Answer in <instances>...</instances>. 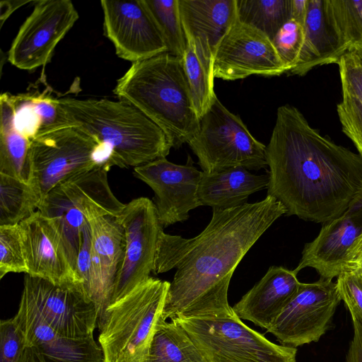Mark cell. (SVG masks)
<instances>
[{
    "label": "cell",
    "instance_id": "1",
    "mask_svg": "<svg viewBox=\"0 0 362 362\" xmlns=\"http://www.w3.org/2000/svg\"><path fill=\"white\" fill-rule=\"evenodd\" d=\"M286 209L274 197L227 209H213L198 235L184 238L162 230L155 274L175 269L162 318L233 315L228 300L231 277L242 259Z\"/></svg>",
    "mask_w": 362,
    "mask_h": 362
},
{
    "label": "cell",
    "instance_id": "2",
    "mask_svg": "<svg viewBox=\"0 0 362 362\" xmlns=\"http://www.w3.org/2000/svg\"><path fill=\"white\" fill-rule=\"evenodd\" d=\"M266 155L267 195L286 216L325 223L362 194V156L320 134L292 105L278 108Z\"/></svg>",
    "mask_w": 362,
    "mask_h": 362
},
{
    "label": "cell",
    "instance_id": "3",
    "mask_svg": "<svg viewBox=\"0 0 362 362\" xmlns=\"http://www.w3.org/2000/svg\"><path fill=\"white\" fill-rule=\"evenodd\" d=\"M113 93L158 125L175 149L199 132V119L182 59L169 52L132 63Z\"/></svg>",
    "mask_w": 362,
    "mask_h": 362
},
{
    "label": "cell",
    "instance_id": "4",
    "mask_svg": "<svg viewBox=\"0 0 362 362\" xmlns=\"http://www.w3.org/2000/svg\"><path fill=\"white\" fill-rule=\"evenodd\" d=\"M59 101L79 127L105 145L112 167L134 168L165 158L173 148L165 132L127 102L72 97Z\"/></svg>",
    "mask_w": 362,
    "mask_h": 362
},
{
    "label": "cell",
    "instance_id": "5",
    "mask_svg": "<svg viewBox=\"0 0 362 362\" xmlns=\"http://www.w3.org/2000/svg\"><path fill=\"white\" fill-rule=\"evenodd\" d=\"M169 286L151 276L109 305L98 321L105 362H144Z\"/></svg>",
    "mask_w": 362,
    "mask_h": 362
},
{
    "label": "cell",
    "instance_id": "6",
    "mask_svg": "<svg viewBox=\"0 0 362 362\" xmlns=\"http://www.w3.org/2000/svg\"><path fill=\"white\" fill-rule=\"evenodd\" d=\"M110 168L107 164L99 165L59 183L38 207L42 214L59 221L75 267L85 225L102 216L117 217L125 206L110 187Z\"/></svg>",
    "mask_w": 362,
    "mask_h": 362
},
{
    "label": "cell",
    "instance_id": "7",
    "mask_svg": "<svg viewBox=\"0 0 362 362\" xmlns=\"http://www.w3.org/2000/svg\"><path fill=\"white\" fill-rule=\"evenodd\" d=\"M206 362H296V347L276 344L235 314L177 318Z\"/></svg>",
    "mask_w": 362,
    "mask_h": 362
},
{
    "label": "cell",
    "instance_id": "8",
    "mask_svg": "<svg viewBox=\"0 0 362 362\" xmlns=\"http://www.w3.org/2000/svg\"><path fill=\"white\" fill-rule=\"evenodd\" d=\"M105 144L78 126L55 131L30 141L29 184L40 199L59 183L110 163Z\"/></svg>",
    "mask_w": 362,
    "mask_h": 362
},
{
    "label": "cell",
    "instance_id": "9",
    "mask_svg": "<svg viewBox=\"0 0 362 362\" xmlns=\"http://www.w3.org/2000/svg\"><path fill=\"white\" fill-rule=\"evenodd\" d=\"M187 144L206 173L238 167L259 170L267 166V146L218 98L200 119L199 132Z\"/></svg>",
    "mask_w": 362,
    "mask_h": 362
},
{
    "label": "cell",
    "instance_id": "10",
    "mask_svg": "<svg viewBox=\"0 0 362 362\" xmlns=\"http://www.w3.org/2000/svg\"><path fill=\"white\" fill-rule=\"evenodd\" d=\"M19 307L37 315L57 333L71 338L93 335L98 320L95 303L83 286H64L27 274Z\"/></svg>",
    "mask_w": 362,
    "mask_h": 362
},
{
    "label": "cell",
    "instance_id": "11",
    "mask_svg": "<svg viewBox=\"0 0 362 362\" xmlns=\"http://www.w3.org/2000/svg\"><path fill=\"white\" fill-rule=\"evenodd\" d=\"M116 218L124 229L126 245L110 304L151 277L159 235L163 230L153 201L146 197L126 204Z\"/></svg>",
    "mask_w": 362,
    "mask_h": 362
},
{
    "label": "cell",
    "instance_id": "12",
    "mask_svg": "<svg viewBox=\"0 0 362 362\" xmlns=\"http://www.w3.org/2000/svg\"><path fill=\"white\" fill-rule=\"evenodd\" d=\"M78 18L70 0L35 1L32 13L11 43L8 61L23 70L44 67L51 60L58 43Z\"/></svg>",
    "mask_w": 362,
    "mask_h": 362
},
{
    "label": "cell",
    "instance_id": "13",
    "mask_svg": "<svg viewBox=\"0 0 362 362\" xmlns=\"http://www.w3.org/2000/svg\"><path fill=\"white\" fill-rule=\"evenodd\" d=\"M341 300L332 279L300 283L294 297L267 332L281 344L293 347L317 341L329 328Z\"/></svg>",
    "mask_w": 362,
    "mask_h": 362
},
{
    "label": "cell",
    "instance_id": "14",
    "mask_svg": "<svg viewBox=\"0 0 362 362\" xmlns=\"http://www.w3.org/2000/svg\"><path fill=\"white\" fill-rule=\"evenodd\" d=\"M213 69L215 78L226 81L288 72L270 38L238 16L216 47Z\"/></svg>",
    "mask_w": 362,
    "mask_h": 362
},
{
    "label": "cell",
    "instance_id": "15",
    "mask_svg": "<svg viewBox=\"0 0 362 362\" xmlns=\"http://www.w3.org/2000/svg\"><path fill=\"white\" fill-rule=\"evenodd\" d=\"M202 171L191 156L185 165L161 158L134 168V175L154 192L153 199L163 228L189 218V212L202 206L198 195Z\"/></svg>",
    "mask_w": 362,
    "mask_h": 362
},
{
    "label": "cell",
    "instance_id": "16",
    "mask_svg": "<svg viewBox=\"0 0 362 362\" xmlns=\"http://www.w3.org/2000/svg\"><path fill=\"white\" fill-rule=\"evenodd\" d=\"M27 274L64 286H83L59 221L36 211L19 223Z\"/></svg>",
    "mask_w": 362,
    "mask_h": 362
},
{
    "label": "cell",
    "instance_id": "17",
    "mask_svg": "<svg viewBox=\"0 0 362 362\" xmlns=\"http://www.w3.org/2000/svg\"><path fill=\"white\" fill-rule=\"evenodd\" d=\"M104 35L118 57L132 63L168 52L143 0H102Z\"/></svg>",
    "mask_w": 362,
    "mask_h": 362
},
{
    "label": "cell",
    "instance_id": "18",
    "mask_svg": "<svg viewBox=\"0 0 362 362\" xmlns=\"http://www.w3.org/2000/svg\"><path fill=\"white\" fill-rule=\"evenodd\" d=\"M362 233V194L339 217L324 223L317 237L305 245L294 269H315L320 278L332 279L345 272L348 252Z\"/></svg>",
    "mask_w": 362,
    "mask_h": 362
},
{
    "label": "cell",
    "instance_id": "19",
    "mask_svg": "<svg viewBox=\"0 0 362 362\" xmlns=\"http://www.w3.org/2000/svg\"><path fill=\"white\" fill-rule=\"evenodd\" d=\"M89 223L93 266L90 298L95 305L99 320L110 304L114 285L124 259L126 242L124 229L116 217L102 216Z\"/></svg>",
    "mask_w": 362,
    "mask_h": 362
},
{
    "label": "cell",
    "instance_id": "20",
    "mask_svg": "<svg viewBox=\"0 0 362 362\" xmlns=\"http://www.w3.org/2000/svg\"><path fill=\"white\" fill-rule=\"evenodd\" d=\"M297 274L281 266L270 267L232 307L234 313L240 319L267 329L297 293L300 285Z\"/></svg>",
    "mask_w": 362,
    "mask_h": 362
},
{
    "label": "cell",
    "instance_id": "21",
    "mask_svg": "<svg viewBox=\"0 0 362 362\" xmlns=\"http://www.w3.org/2000/svg\"><path fill=\"white\" fill-rule=\"evenodd\" d=\"M42 362H105L103 349L93 336L71 338L57 333L35 314L19 307L14 316Z\"/></svg>",
    "mask_w": 362,
    "mask_h": 362
},
{
    "label": "cell",
    "instance_id": "22",
    "mask_svg": "<svg viewBox=\"0 0 362 362\" xmlns=\"http://www.w3.org/2000/svg\"><path fill=\"white\" fill-rule=\"evenodd\" d=\"M304 42L289 74L304 76L313 68L337 64L346 53L325 8V0H309L303 25Z\"/></svg>",
    "mask_w": 362,
    "mask_h": 362
},
{
    "label": "cell",
    "instance_id": "23",
    "mask_svg": "<svg viewBox=\"0 0 362 362\" xmlns=\"http://www.w3.org/2000/svg\"><path fill=\"white\" fill-rule=\"evenodd\" d=\"M47 86L24 93L11 95L17 129L30 141L62 129L78 126Z\"/></svg>",
    "mask_w": 362,
    "mask_h": 362
},
{
    "label": "cell",
    "instance_id": "24",
    "mask_svg": "<svg viewBox=\"0 0 362 362\" xmlns=\"http://www.w3.org/2000/svg\"><path fill=\"white\" fill-rule=\"evenodd\" d=\"M269 175H257L244 168H229L218 173L202 172L198 195L202 206L227 209L247 203L250 195L267 189Z\"/></svg>",
    "mask_w": 362,
    "mask_h": 362
},
{
    "label": "cell",
    "instance_id": "25",
    "mask_svg": "<svg viewBox=\"0 0 362 362\" xmlns=\"http://www.w3.org/2000/svg\"><path fill=\"white\" fill-rule=\"evenodd\" d=\"M184 30L215 53L216 47L237 18V0H179Z\"/></svg>",
    "mask_w": 362,
    "mask_h": 362
},
{
    "label": "cell",
    "instance_id": "26",
    "mask_svg": "<svg viewBox=\"0 0 362 362\" xmlns=\"http://www.w3.org/2000/svg\"><path fill=\"white\" fill-rule=\"evenodd\" d=\"M12 94L0 96V174L29 183L30 140L15 124Z\"/></svg>",
    "mask_w": 362,
    "mask_h": 362
},
{
    "label": "cell",
    "instance_id": "27",
    "mask_svg": "<svg viewBox=\"0 0 362 362\" xmlns=\"http://www.w3.org/2000/svg\"><path fill=\"white\" fill-rule=\"evenodd\" d=\"M184 33L186 49L182 62L192 91L194 105L200 120L217 98L214 88V53L209 47L189 32L184 30Z\"/></svg>",
    "mask_w": 362,
    "mask_h": 362
},
{
    "label": "cell",
    "instance_id": "28",
    "mask_svg": "<svg viewBox=\"0 0 362 362\" xmlns=\"http://www.w3.org/2000/svg\"><path fill=\"white\" fill-rule=\"evenodd\" d=\"M144 362H206L177 322L160 318Z\"/></svg>",
    "mask_w": 362,
    "mask_h": 362
},
{
    "label": "cell",
    "instance_id": "29",
    "mask_svg": "<svg viewBox=\"0 0 362 362\" xmlns=\"http://www.w3.org/2000/svg\"><path fill=\"white\" fill-rule=\"evenodd\" d=\"M40 204L32 186L0 174V226L16 225L30 216Z\"/></svg>",
    "mask_w": 362,
    "mask_h": 362
},
{
    "label": "cell",
    "instance_id": "30",
    "mask_svg": "<svg viewBox=\"0 0 362 362\" xmlns=\"http://www.w3.org/2000/svg\"><path fill=\"white\" fill-rule=\"evenodd\" d=\"M291 0H237L238 19L267 35L272 41L291 18Z\"/></svg>",
    "mask_w": 362,
    "mask_h": 362
},
{
    "label": "cell",
    "instance_id": "31",
    "mask_svg": "<svg viewBox=\"0 0 362 362\" xmlns=\"http://www.w3.org/2000/svg\"><path fill=\"white\" fill-rule=\"evenodd\" d=\"M167 46L168 52L182 59L186 40L179 0H143Z\"/></svg>",
    "mask_w": 362,
    "mask_h": 362
},
{
    "label": "cell",
    "instance_id": "32",
    "mask_svg": "<svg viewBox=\"0 0 362 362\" xmlns=\"http://www.w3.org/2000/svg\"><path fill=\"white\" fill-rule=\"evenodd\" d=\"M327 15L346 51L362 47V0H325Z\"/></svg>",
    "mask_w": 362,
    "mask_h": 362
},
{
    "label": "cell",
    "instance_id": "33",
    "mask_svg": "<svg viewBox=\"0 0 362 362\" xmlns=\"http://www.w3.org/2000/svg\"><path fill=\"white\" fill-rule=\"evenodd\" d=\"M10 272H28L19 224L0 226V279Z\"/></svg>",
    "mask_w": 362,
    "mask_h": 362
},
{
    "label": "cell",
    "instance_id": "34",
    "mask_svg": "<svg viewBox=\"0 0 362 362\" xmlns=\"http://www.w3.org/2000/svg\"><path fill=\"white\" fill-rule=\"evenodd\" d=\"M304 42L303 25L290 18L277 32L272 42L288 71L297 64Z\"/></svg>",
    "mask_w": 362,
    "mask_h": 362
},
{
    "label": "cell",
    "instance_id": "35",
    "mask_svg": "<svg viewBox=\"0 0 362 362\" xmlns=\"http://www.w3.org/2000/svg\"><path fill=\"white\" fill-rule=\"evenodd\" d=\"M337 111L342 132L352 141L362 156V103L353 97L342 95Z\"/></svg>",
    "mask_w": 362,
    "mask_h": 362
},
{
    "label": "cell",
    "instance_id": "36",
    "mask_svg": "<svg viewBox=\"0 0 362 362\" xmlns=\"http://www.w3.org/2000/svg\"><path fill=\"white\" fill-rule=\"evenodd\" d=\"M24 332L13 317L0 323V362H18L26 348Z\"/></svg>",
    "mask_w": 362,
    "mask_h": 362
},
{
    "label": "cell",
    "instance_id": "37",
    "mask_svg": "<svg viewBox=\"0 0 362 362\" xmlns=\"http://www.w3.org/2000/svg\"><path fill=\"white\" fill-rule=\"evenodd\" d=\"M339 66L342 95L353 97L362 103V64L354 52L343 54Z\"/></svg>",
    "mask_w": 362,
    "mask_h": 362
},
{
    "label": "cell",
    "instance_id": "38",
    "mask_svg": "<svg viewBox=\"0 0 362 362\" xmlns=\"http://www.w3.org/2000/svg\"><path fill=\"white\" fill-rule=\"evenodd\" d=\"M337 290L351 317L362 322V274L345 272L337 276Z\"/></svg>",
    "mask_w": 362,
    "mask_h": 362
},
{
    "label": "cell",
    "instance_id": "39",
    "mask_svg": "<svg viewBox=\"0 0 362 362\" xmlns=\"http://www.w3.org/2000/svg\"><path fill=\"white\" fill-rule=\"evenodd\" d=\"M76 269L83 281L86 293L90 298V291L93 281V266L91 230L89 222L85 225L81 232V243L76 262Z\"/></svg>",
    "mask_w": 362,
    "mask_h": 362
},
{
    "label": "cell",
    "instance_id": "40",
    "mask_svg": "<svg viewBox=\"0 0 362 362\" xmlns=\"http://www.w3.org/2000/svg\"><path fill=\"white\" fill-rule=\"evenodd\" d=\"M354 326V336L351 341L346 362H362V322L351 317Z\"/></svg>",
    "mask_w": 362,
    "mask_h": 362
},
{
    "label": "cell",
    "instance_id": "41",
    "mask_svg": "<svg viewBox=\"0 0 362 362\" xmlns=\"http://www.w3.org/2000/svg\"><path fill=\"white\" fill-rule=\"evenodd\" d=\"M349 271L362 274V233L348 252L345 272Z\"/></svg>",
    "mask_w": 362,
    "mask_h": 362
},
{
    "label": "cell",
    "instance_id": "42",
    "mask_svg": "<svg viewBox=\"0 0 362 362\" xmlns=\"http://www.w3.org/2000/svg\"><path fill=\"white\" fill-rule=\"evenodd\" d=\"M309 0H291V18L304 25Z\"/></svg>",
    "mask_w": 362,
    "mask_h": 362
},
{
    "label": "cell",
    "instance_id": "43",
    "mask_svg": "<svg viewBox=\"0 0 362 362\" xmlns=\"http://www.w3.org/2000/svg\"><path fill=\"white\" fill-rule=\"evenodd\" d=\"M33 2L34 1H2L0 16L1 25L14 11L25 4Z\"/></svg>",
    "mask_w": 362,
    "mask_h": 362
},
{
    "label": "cell",
    "instance_id": "44",
    "mask_svg": "<svg viewBox=\"0 0 362 362\" xmlns=\"http://www.w3.org/2000/svg\"><path fill=\"white\" fill-rule=\"evenodd\" d=\"M18 362H42L38 354L34 348L31 346H27Z\"/></svg>",
    "mask_w": 362,
    "mask_h": 362
},
{
    "label": "cell",
    "instance_id": "45",
    "mask_svg": "<svg viewBox=\"0 0 362 362\" xmlns=\"http://www.w3.org/2000/svg\"><path fill=\"white\" fill-rule=\"evenodd\" d=\"M352 52H354L356 54L358 59L359 60L360 63L362 64V47H357V48L354 49V50H352Z\"/></svg>",
    "mask_w": 362,
    "mask_h": 362
}]
</instances>
